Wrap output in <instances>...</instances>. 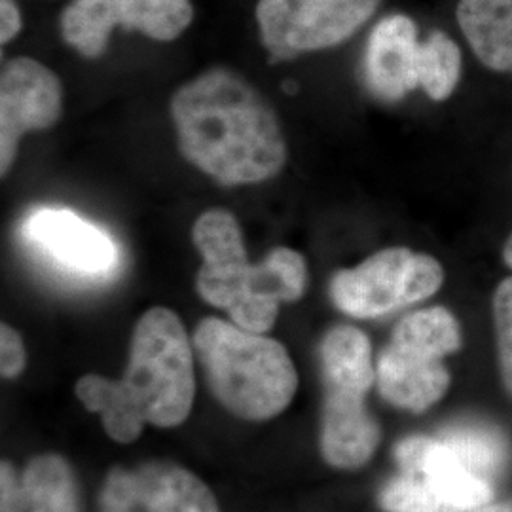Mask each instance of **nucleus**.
Listing matches in <instances>:
<instances>
[{"instance_id":"dca6fc26","label":"nucleus","mask_w":512,"mask_h":512,"mask_svg":"<svg viewBox=\"0 0 512 512\" xmlns=\"http://www.w3.org/2000/svg\"><path fill=\"white\" fill-rule=\"evenodd\" d=\"M321 365L327 389L365 395L376 382L372 346L363 330L338 325L321 342Z\"/></svg>"},{"instance_id":"9d476101","label":"nucleus","mask_w":512,"mask_h":512,"mask_svg":"<svg viewBox=\"0 0 512 512\" xmlns=\"http://www.w3.org/2000/svg\"><path fill=\"white\" fill-rule=\"evenodd\" d=\"M101 512H219V507L198 476L173 463H148L110 473Z\"/></svg>"},{"instance_id":"6e6552de","label":"nucleus","mask_w":512,"mask_h":512,"mask_svg":"<svg viewBox=\"0 0 512 512\" xmlns=\"http://www.w3.org/2000/svg\"><path fill=\"white\" fill-rule=\"evenodd\" d=\"M192 18L190 0H73L61 16V33L78 54L99 57L116 27L169 42Z\"/></svg>"},{"instance_id":"4be33fe9","label":"nucleus","mask_w":512,"mask_h":512,"mask_svg":"<svg viewBox=\"0 0 512 512\" xmlns=\"http://www.w3.org/2000/svg\"><path fill=\"white\" fill-rule=\"evenodd\" d=\"M0 351H2V359H0L2 376L16 378L25 366V349L18 332L8 325H2L0 329Z\"/></svg>"},{"instance_id":"39448f33","label":"nucleus","mask_w":512,"mask_h":512,"mask_svg":"<svg viewBox=\"0 0 512 512\" xmlns=\"http://www.w3.org/2000/svg\"><path fill=\"white\" fill-rule=\"evenodd\" d=\"M395 458L401 476L385 484L387 512H473L494 501V484L471 473L442 437H410Z\"/></svg>"},{"instance_id":"423d86ee","label":"nucleus","mask_w":512,"mask_h":512,"mask_svg":"<svg viewBox=\"0 0 512 512\" xmlns=\"http://www.w3.org/2000/svg\"><path fill=\"white\" fill-rule=\"evenodd\" d=\"M442 283L444 268L435 256L389 247L334 275L330 298L351 317L372 319L431 298Z\"/></svg>"},{"instance_id":"5701e85b","label":"nucleus","mask_w":512,"mask_h":512,"mask_svg":"<svg viewBox=\"0 0 512 512\" xmlns=\"http://www.w3.org/2000/svg\"><path fill=\"white\" fill-rule=\"evenodd\" d=\"M21 14L14 0H0V42H12L21 31Z\"/></svg>"},{"instance_id":"f3484780","label":"nucleus","mask_w":512,"mask_h":512,"mask_svg":"<svg viewBox=\"0 0 512 512\" xmlns=\"http://www.w3.org/2000/svg\"><path fill=\"white\" fill-rule=\"evenodd\" d=\"M2 512H78L69 465L57 456L31 461L16 494Z\"/></svg>"},{"instance_id":"412c9836","label":"nucleus","mask_w":512,"mask_h":512,"mask_svg":"<svg viewBox=\"0 0 512 512\" xmlns=\"http://www.w3.org/2000/svg\"><path fill=\"white\" fill-rule=\"evenodd\" d=\"M492 308L499 374L505 391L512 399V275L497 285Z\"/></svg>"},{"instance_id":"b1692460","label":"nucleus","mask_w":512,"mask_h":512,"mask_svg":"<svg viewBox=\"0 0 512 512\" xmlns=\"http://www.w3.org/2000/svg\"><path fill=\"white\" fill-rule=\"evenodd\" d=\"M473 512H512V499L509 501H490L488 505Z\"/></svg>"},{"instance_id":"6ab92c4d","label":"nucleus","mask_w":512,"mask_h":512,"mask_svg":"<svg viewBox=\"0 0 512 512\" xmlns=\"http://www.w3.org/2000/svg\"><path fill=\"white\" fill-rule=\"evenodd\" d=\"M461 463L475 475L494 480L509 463V444L505 437L484 423H459L442 435Z\"/></svg>"},{"instance_id":"9b49d317","label":"nucleus","mask_w":512,"mask_h":512,"mask_svg":"<svg viewBox=\"0 0 512 512\" xmlns=\"http://www.w3.org/2000/svg\"><path fill=\"white\" fill-rule=\"evenodd\" d=\"M23 238L55 268L76 277H105L118 264V247L92 222L69 209L42 207L23 222Z\"/></svg>"},{"instance_id":"7ed1b4c3","label":"nucleus","mask_w":512,"mask_h":512,"mask_svg":"<svg viewBox=\"0 0 512 512\" xmlns=\"http://www.w3.org/2000/svg\"><path fill=\"white\" fill-rule=\"evenodd\" d=\"M192 241L203 258L198 291L211 306L224 308L234 325L264 334L274 327L281 302L298 300L308 285L304 256L277 247L251 264L238 219L226 209H209L192 228Z\"/></svg>"},{"instance_id":"1a4fd4ad","label":"nucleus","mask_w":512,"mask_h":512,"mask_svg":"<svg viewBox=\"0 0 512 512\" xmlns=\"http://www.w3.org/2000/svg\"><path fill=\"white\" fill-rule=\"evenodd\" d=\"M63 112V88L46 65L31 57L8 61L0 76V173L8 175L19 141L29 131L52 128Z\"/></svg>"},{"instance_id":"f257e3e1","label":"nucleus","mask_w":512,"mask_h":512,"mask_svg":"<svg viewBox=\"0 0 512 512\" xmlns=\"http://www.w3.org/2000/svg\"><path fill=\"white\" fill-rule=\"evenodd\" d=\"M184 158L224 186L264 183L287 162V143L272 105L228 69L186 82L171 99Z\"/></svg>"},{"instance_id":"ddd939ff","label":"nucleus","mask_w":512,"mask_h":512,"mask_svg":"<svg viewBox=\"0 0 512 512\" xmlns=\"http://www.w3.org/2000/svg\"><path fill=\"white\" fill-rule=\"evenodd\" d=\"M376 384L387 403L408 412H425L439 403L452 384L440 359L387 344L376 365Z\"/></svg>"},{"instance_id":"393cba45","label":"nucleus","mask_w":512,"mask_h":512,"mask_svg":"<svg viewBox=\"0 0 512 512\" xmlns=\"http://www.w3.org/2000/svg\"><path fill=\"white\" fill-rule=\"evenodd\" d=\"M503 260H505V264L512 270V232L511 236L505 241V247H503Z\"/></svg>"},{"instance_id":"f03ea898","label":"nucleus","mask_w":512,"mask_h":512,"mask_svg":"<svg viewBox=\"0 0 512 512\" xmlns=\"http://www.w3.org/2000/svg\"><path fill=\"white\" fill-rule=\"evenodd\" d=\"M194 366L188 334L175 311L148 310L131 336L128 370L122 380L84 376L76 395L99 412L110 437L133 442L145 423L175 427L194 403Z\"/></svg>"},{"instance_id":"a211bd4d","label":"nucleus","mask_w":512,"mask_h":512,"mask_svg":"<svg viewBox=\"0 0 512 512\" xmlns=\"http://www.w3.org/2000/svg\"><path fill=\"white\" fill-rule=\"evenodd\" d=\"M391 344L444 361L463 346L456 315L442 306L408 313L391 334Z\"/></svg>"},{"instance_id":"0eeeda50","label":"nucleus","mask_w":512,"mask_h":512,"mask_svg":"<svg viewBox=\"0 0 512 512\" xmlns=\"http://www.w3.org/2000/svg\"><path fill=\"white\" fill-rule=\"evenodd\" d=\"M380 0H258L256 21L275 59L342 44L376 12Z\"/></svg>"},{"instance_id":"aec40b11","label":"nucleus","mask_w":512,"mask_h":512,"mask_svg":"<svg viewBox=\"0 0 512 512\" xmlns=\"http://www.w3.org/2000/svg\"><path fill=\"white\" fill-rule=\"evenodd\" d=\"M461 78V50L458 44L435 31L420 42L418 84L433 101L448 99Z\"/></svg>"},{"instance_id":"f8f14e48","label":"nucleus","mask_w":512,"mask_h":512,"mask_svg":"<svg viewBox=\"0 0 512 512\" xmlns=\"http://www.w3.org/2000/svg\"><path fill=\"white\" fill-rule=\"evenodd\" d=\"M420 40L416 23L395 14L384 18L366 44L365 76L368 90L382 101H399L418 84Z\"/></svg>"},{"instance_id":"20e7f679","label":"nucleus","mask_w":512,"mask_h":512,"mask_svg":"<svg viewBox=\"0 0 512 512\" xmlns=\"http://www.w3.org/2000/svg\"><path fill=\"white\" fill-rule=\"evenodd\" d=\"M209 385L245 420H268L293 401L298 376L279 342L209 317L194 334Z\"/></svg>"},{"instance_id":"2eb2a0df","label":"nucleus","mask_w":512,"mask_h":512,"mask_svg":"<svg viewBox=\"0 0 512 512\" xmlns=\"http://www.w3.org/2000/svg\"><path fill=\"white\" fill-rule=\"evenodd\" d=\"M458 23L488 69L512 74V0H459Z\"/></svg>"},{"instance_id":"4468645a","label":"nucleus","mask_w":512,"mask_h":512,"mask_svg":"<svg viewBox=\"0 0 512 512\" xmlns=\"http://www.w3.org/2000/svg\"><path fill=\"white\" fill-rule=\"evenodd\" d=\"M380 427L368 414L365 395L327 389L323 421V456L332 467L359 469L374 456Z\"/></svg>"}]
</instances>
